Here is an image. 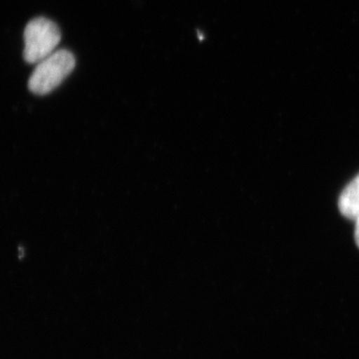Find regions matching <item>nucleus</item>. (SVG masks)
I'll return each instance as SVG.
<instances>
[{
	"mask_svg": "<svg viewBox=\"0 0 359 359\" xmlns=\"http://www.w3.org/2000/svg\"><path fill=\"white\" fill-rule=\"evenodd\" d=\"M76 60L70 51L60 49L40 61L28 81V88L35 95L51 93L74 70Z\"/></svg>",
	"mask_w": 359,
	"mask_h": 359,
	"instance_id": "nucleus-1",
	"label": "nucleus"
},
{
	"mask_svg": "<svg viewBox=\"0 0 359 359\" xmlns=\"http://www.w3.org/2000/svg\"><path fill=\"white\" fill-rule=\"evenodd\" d=\"M61 40V32L53 21L37 18L28 22L25 30L23 55L29 65H39L56 51Z\"/></svg>",
	"mask_w": 359,
	"mask_h": 359,
	"instance_id": "nucleus-2",
	"label": "nucleus"
},
{
	"mask_svg": "<svg viewBox=\"0 0 359 359\" xmlns=\"http://www.w3.org/2000/svg\"><path fill=\"white\" fill-rule=\"evenodd\" d=\"M339 211L346 218L355 221L359 216V175L342 191L339 200Z\"/></svg>",
	"mask_w": 359,
	"mask_h": 359,
	"instance_id": "nucleus-3",
	"label": "nucleus"
},
{
	"mask_svg": "<svg viewBox=\"0 0 359 359\" xmlns=\"http://www.w3.org/2000/svg\"><path fill=\"white\" fill-rule=\"evenodd\" d=\"M355 242L359 248V216L355 219Z\"/></svg>",
	"mask_w": 359,
	"mask_h": 359,
	"instance_id": "nucleus-4",
	"label": "nucleus"
}]
</instances>
